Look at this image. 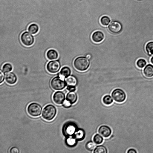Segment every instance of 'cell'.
<instances>
[{"label":"cell","instance_id":"d590c367","mask_svg":"<svg viewBox=\"0 0 153 153\" xmlns=\"http://www.w3.org/2000/svg\"><path fill=\"white\" fill-rule=\"evenodd\" d=\"M86 57L89 59L91 58V55L89 54H87L86 56Z\"/></svg>","mask_w":153,"mask_h":153},{"label":"cell","instance_id":"8fae6325","mask_svg":"<svg viewBox=\"0 0 153 153\" xmlns=\"http://www.w3.org/2000/svg\"><path fill=\"white\" fill-rule=\"evenodd\" d=\"M98 131L99 134L103 137L107 138L110 136L112 133L111 128L105 125H101L99 128Z\"/></svg>","mask_w":153,"mask_h":153},{"label":"cell","instance_id":"5bb4252c","mask_svg":"<svg viewBox=\"0 0 153 153\" xmlns=\"http://www.w3.org/2000/svg\"><path fill=\"white\" fill-rule=\"evenodd\" d=\"M143 73L145 77L148 78L153 77V65L150 63L146 65L143 69Z\"/></svg>","mask_w":153,"mask_h":153},{"label":"cell","instance_id":"ffe728a7","mask_svg":"<svg viewBox=\"0 0 153 153\" xmlns=\"http://www.w3.org/2000/svg\"><path fill=\"white\" fill-rule=\"evenodd\" d=\"M71 73L70 68L68 66L62 68L59 72V76L63 78H66L69 76Z\"/></svg>","mask_w":153,"mask_h":153},{"label":"cell","instance_id":"e0dca14e","mask_svg":"<svg viewBox=\"0 0 153 153\" xmlns=\"http://www.w3.org/2000/svg\"><path fill=\"white\" fill-rule=\"evenodd\" d=\"M65 142L68 146L73 148L77 145L78 141L73 136H72L66 137Z\"/></svg>","mask_w":153,"mask_h":153},{"label":"cell","instance_id":"52a82bcc","mask_svg":"<svg viewBox=\"0 0 153 153\" xmlns=\"http://www.w3.org/2000/svg\"><path fill=\"white\" fill-rule=\"evenodd\" d=\"M113 99L118 103L124 102L126 99V94L122 89L117 88L114 89L111 93Z\"/></svg>","mask_w":153,"mask_h":153},{"label":"cell","instance_id":"8992f818","mask_svg":"<svg viewBox=\"0 0 153 153\" xmlns=\"http://www.w3.org/2000/svg\"><path fill=\"white\" fill-rule=\"evenodd\" d=\"M20 39L22 44L27 47L32 46L34 44L35 41L33 36L27 31L24 32L21 34Z\"/></svg>","mask_w":153,"mask_h":153},{"label":"cell","instance_id":"6da1fadb","mask_svg":"<svg viewBox=\"0 0 153 153\" xmlns=\"http://www.w3.org/2000/svg\"><path fill=\"white\" fill-rule=\"evenodd\" d=\"M89 60L86 57L78 56L76 58L73 62L74 68L77 71H84L87 70L90 66Z\"/></svg>","mask_w":153,"mask_h":153},{"label":"cell","instance_id":"4fadbf2b","mask_svg":"<svg viewBox=\"0 0 153 153\" xmlns=\"http://www.w3.org/2000/svg\"><path fill=\"white\" fill-rule=\"evenodd\" d=\"M5 80L8 84L13 85L15 84L17 80L16 75L12 72L6 73L5 76Z\"/></svg>","mask_w":153,"mask_h":153},{"label":"cell","instance_id":"30bf717a","mask_svg":"<svg viewBox=\"0 0 153 153\" xmlns=\"http://www.w3.org/2000/svg\"><path fill=\"white\" fill-rule=\"evenodd\" d=\"M65 95L62 91H57L54 93L53 96V100L54 102L56 104H62L65 100Z\"/></svg>","mask_w":153,"mask_h":153},{"label":"cell","instance_id":"277c9868","mask_svg":"<svg viewBox=\"0 0 153 153\" xmlns=\"http://www.w3.org/2000/svg\"><path fill=\"white\" fill-rule=\"evenodd\" d=\"M50 85L52 88L56 91L62 90L66 86L64 78L60 76H56L52 79Z\"/></svg>","mask_w":153,"mask_h":153},{"label":"cell","instance_id":"484cf974","mask_svg":"<svg viewBox=\"0 0 153 153\" xmlns=\"http://www.w3.org/2000/svg\"><path fill=\"white\" fill-rule=\"evenodd\" d=\"M103 140V137L99 134H95L93 137V141L96 145L102 143Z\"/></svg>","mask_w":153,"mask_h":153},{"label":"cell","instance_id":"836d02e7","mask_svg":"<svg viewBox=\"0 0 153 153\" xmlns=\"http://www.w3.org/2000/svg\"><path fill=\"white\" fill-rule=\"evenodd\" d=\"M127 152V153H137V152L134 149L131 148L128 150Z\"/></svg>","mask_w":153,"mask_h":153},{"label":"cell","instance_id":"4316f807","mask_svg":"<svg viewBox=\"0 0 153 153\" xmlns=\"http://www.w3.org/2000/svg\"><path fill=\"white\" fill-rule=\"evenodd\" d=\"M96 144L93 141H88L85 144V148L87 150L90 152H92L94 151L96 147Z\"/></svg>","mask_w":153,"mask_h":153},{"label":"cell","instance_id":"603a6c76","mask_svg":"<svg viewBox=\"0 0 153 153\" xmlns=\"http://www.w3.org/2000/svg\"><path fill=\"white\" fill-rule=\"evenodd\" d=\"M94 153H107L108 150L105 146L103 145L96 146L93 151Z\"/></svg>","mask_w":153,"mask_h":153},{"label":"cell","instance_id":"d4e9b609","mask_svg":"<svg viewBox=\"0 0 153 153\" xmlns=\"http://www.w3.org/2000/svg\"><path fill=\"white\" fill-rule=\"evenodd\" d=\"M147 61L143 58L138 59L136 61V64L137 66L139 68H144L147 64Z\"/></svg>","mask_w":153,"mask_h":153},{"label":"cell","instance_id":"f1b7e54d","mask_svg":"<svg viewBox=\"0 0 153 153\" xmlns=\"http://www.w3.org/2000/svg\"><path fill=\"white\" fill-rule=\"evenodd\" d=\"M111 21L110 18L106 16H102L100 19L101 24L103 26H107L109 24Z\"/></svg>","mask_w":153,"mask_h":153},{"label":"cell","instance_id":"1f68e13d","mask_svg":"<svg viewBox=\"0 0 153 153\" xmlns=\"http://www.w3.org/2000/svg\"><path fill=\"white\" fill-rule=\"evenodd\" d=\"M5 79V74L2 71H0V83L1 84L4 81Z\"/></svg>","mask_w":153,"mask_h":153},{"label":"cell","instance_id":"d6a6232c","mask_svg":"<svg viewBox=\"0 0 153 153\" xmlns=\"http://www.w3.org/2000/svg\"><path fill=\"white\" fill-rule=\"evenodd\" d=\"M66 88L69 91H75L76 90V87L74 86H67Z\"/></svg>","mask_w":153,"mask_h":153},{"label":"cell","instance_id":"5b68a950","mask_svg":"<svg viewBox=\"0 0 153 153\" xmlns=\"http://www.w3.org/2000/svg\"><path fill=\"white\" fill-rule=\"evenodd\" d=\"M42 107L39 104L32 102L27 107V111L31 116L36 117L39 116L42 112Z\"/></svg>","mask_w":153,"mask_h":153},{"label":"cell","instance_id":"7402d4cb","mask_svg":"<svg viewBox=\"0 0 153 153\" xmlns=\"http://www.w3.org/2000/svg\"><path fill=\"white\" fill-rule=\"evenodd\" d=\"M27 30L30 33L34 35L39 32V27L37 24L35 23H32L28 26Z\"/></svg>","mask_w":153,"mask_h":153},{"label":"cell","instance_id":"f546056e","mask_svg":"<svg viewBox=\"0 0 153 153\" xmlns=\"http://www.w3.org/2000/svg\"><path fill=\"white\" fill-rule=\"evenodd\" d=\"M72 104L68 100L65 99L62 104V106L65 108H69L71 107Z\"/></svg>","mask_w":153,"mask_h":153},{"label":"cell","instance_id":"83f0119b","mask_svg":"<svg viewBox=\"0 0 153 153\" xmlns=\"http://www.w3.org/2000/svg\"><path fill=\"white\" fill-rule=\"evenodd\" d=\"M13 67L12 65L10 63H4L2 67V71L4 73H7L12 71Z\"/></svg>","mask_w":153,"mask_h":153},{"label":"cell","instance_id":"d6986e66","mask_svg":"<svg viewBox=\"0 0 153 153\" xmlns=\"http://www.w3.org/2000/svg\"><path fill=\"white\" fill-rule=\"evenodd\" d=\"M66 86H76L77 84V80L76 78L74 76L70 75L65 79Z\"/></svg>","mask_w":153,"mask_h":153},{"label":"cell","instance_id":"ac0fdd59","mask_svg":"<svg viewBox=\"0 0 153 153\" xmlns=\"http://www.w3.org/2000/svg\"><path fill=\"white\" fill-rule=\"evenodd\" d=\"M77 99V95L75 91H69L66 97V99L69 101L72 104L75 103Z\"/></svg>","mask_w":153,"mask_h":153},{"label":"cell","instance_id":"7a4b0ae2","mask_svg":"<svg viewBox=\"0 0 153 153\" xmlns=\"http://www.w3.org/2000/svg\"><path fill=\"white\" fill-rule=\"evenodd\" d=\"M57 113L56 107L51 104L47 105L43 108L42 114V118L45 120L50 121L55 117Z\"/></svg>","mask_w":153,"mask_h":153},{"label":"cell","instance_id":"4dcf8cb0","mask_svg":"<svg viewBox=\"0 0 153 153\" xmlns=\"http://www.w3.org/2000/svg\"><path fill=\"white\" fill-rule=\"evenodd\" d=\"M9 152L11 153H19V149L17 147H13L10 149Z\"/></svg>","mask_w":153,"mask_h":153},{"label":"cell","instance_id":"9c48e42d","mask_svg":"<svg viewBox=\"0 0 153 153\" xmlns=\"http://www.w3.org/2000/svg\"><path fill=\"white\" fill-rule=\"evenodd\" d=\"M109 30L113 34H117L120 33L122 29L121 24L117 21H111L108 26Z\"/></svg>","mask_w":153,"mask_h":153},{"label":"cell","instance_id":"7c38bea8","mask_svg":"<svg viewBox=\"0 0 153 153\" xmlns=\"http://www.w3.org/2000/svg\"><path fill=\"white\" fill-rule=\"evenodd\" d=\"M105 36L101 31L97 30L94 31L92 34L91 38L92 41L95 43H99L104 39Z\"/></svg>","mask_w":153,"mask_h":153},{"label":"cell","instance_id":"e575fe53","mask_svg":"<svg viewBox=\"0 0 153 153\" xmlns=\"http://www.w3.org/2000/svg\"><path fill=\"white\" fill-rule=\"evenodd\" d=\"M150 62L153 65V56H152L150 59Z\"/></svg>","mask_w":153,"mask_h":153},{"label":"cell","instance_id":"44dd1931","mask_svg":"<svg viewBox=\"0 0 153 153\" xmlns=\"http://www.w3.org/2000/svg\"><path fill=\"white\" fill-rule=\"evenodd\" d=\"M145 49L149 56L151 57L153 55V41L147 42L145 46Z\"/></svg>","mask_w":153,"mask_h":153},{"label":"cell","instance_id":"2e32d148","mask_svg":"<svg viewBox=\"0 0 153 153\" xmlns=\"http://www.w3.org/2000/svg\"><path fill=\"white\" fill-rule=\"evenodd\" d=\"M46 55L47 58L50 60L56 59H58L59 56L57 51L53 49L48 50L46 52Z\"/></svg>","mask_w":153,"mask_h":153},{"label":"cell","instance_id":"ba28073f","mask_svg":"<svg viewBox=\"0 0 153 153\" xmlns=\"http://www.w3.org/2000/svg\"><path fill=\"white\" fill-rule=\"evenodd\" d=\"M61 65L59 61L57 60L50 61L48 62L46 65L47 71L51 74H55L59 71Z\"/></svg>","mask_w":153,"mask_h":153},{"label":"cell","instance_id":"3957f363","mask_svg":"<svg viewBox=\"0 0 153 153\" xmlns=\"http://www.w3.org/2000/svg\"><path fill=\"white\" fill-rule=\"evenodd\" d=\"M79 128L75 122L70 121L66 122L62 128V133L66 137L73 136Z\"/></svg>","mask_w":153,"mask_h":153},{"label":"cell","instance_id":"9a60e30c","mask_svg":"<svg viewBox=\"0 0 153 153\" xmlns=\"http://www.w3.org/2000/svg\"><path fill=\"white\" fill-rule=\"evenodd\" d=\"M85 135L86 133L84 130L79 128L73 136L78 141H80L84 139Z\"/></svg>","mask_w":153,"mask_h":153},{"label":"cell","instance_id":"cb8c5ba5","mask_svg":"<svg viewBox=\"0 0 153 153\" xmlns=\"http://www.w3.org/2000/svg\"><path fill=\"white\" fill-rule=\"evenodd\" d=\"M102 101L105 105H108L112 104L113 99L112 97L109 95H106L103 97Z\"/></svg>","mask_w":153,"mask_h":153}]
</instances>
